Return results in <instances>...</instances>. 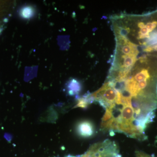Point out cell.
Masks as SVG:
<instances>
[{
  "instance_id": "cell-1",
  "label": "cell",
  "mask_w": 157,
  "mask_h": 157,
  "mask_svg": "<svg viewBox=\"0 0 157 157\" xmlns=\"http://www.w3.org/2000/svg\"><path fill=\"white\" fill-rule=\"evenodd\" d=\"M66 157H121L117 144L114 141L107 139L93 144L84 154L69 155Z\"/></svg>"
},
{
  "instance_id": "cell-2",
  "label": "cell",
  "mask_w": 157,
  "mask_h": 157,
  "mask_svg": "<svg viewBox=\"0 0 157 157\" xmlns=\"http://www.w3.org/2000/svg\"><path fill=\"white\" fill-rule=\"evenodd\" d=\"M76 132L80 137L84 138L90 137L94 134V126L90 121H82L77 125Z\"/></svg>"
},
{
  "instance_id": "cell-3",
  "label": "cell",
  "mask_w": 157,
  "mask_h": 157,
  "mask_svg": "<svg viewBox=\"0 0 157 157\" xmlns=\"http://www.w3.org/2000/svg\"><path fill=\"white\" fill-rule=\"evenodd\" d=\"M66 89L69 95H76L81 91V85L77 79L73 78L69 80L67 83Z\"/></svg>"
},
{
  "instance_id": "cell-4",
  "label": "cell",
  "mask_w": 157,
  "mask_h": 157,
  "mask_svg": "<svg viewBox=\"0 0 157 157\" xmlns=\"http://www.w3.org/2000/svg\"><path fill=\"white\" fill-rule=\"evenodd\" d=\"M35 11L33 7L30 6H25L21 9L20 14L21 17L25 19H29L33 16Z\"/></svg>"
},
{
  "instance_id": "cell-5",
  "label": "cell",
  "mask_w": 157,
  "mask_h": 157,
  "mask_svg": "<svg viewBox=\"0 0 157 157\" xmlns=\"http://www.w3.org/2000/svg\"><path fill=\"white\" fill-rule=\"evenodd\" d=\"M136 157H155L150 155L141 151H137L136 152Z\"/></svg>"
},
{
  "instance_id": "cell-6",
  "label": "cell",
  "mask_w": 157,
  "mask_h": 157,
  "mask_svg": "<svg viewBox=\"0 0 157 157\" xmlns=\"http://www.w3.org/2000/svg\"><path fill=\"white\" fill-rule=\"evenodd\" d=\"M2 30V28H1V27H0V33H1Z\"/></svg>"
}]
</instances>
